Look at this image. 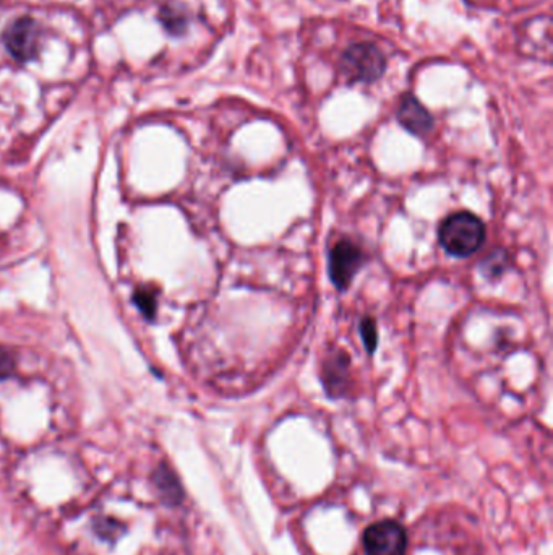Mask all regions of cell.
<instances>
[{
	"instance_id": "1",
	"label": "cell",
	"mask_w": 553,
	"mask_h": 555,
	"mask_svg": "<svg viewBox=\"0 0 553 555\" xmlns=\"http://www.w3.org/2000/svg\"><path fill=\"white\" fill-rule=\"evenodd\" d=\"M485 237V224L471 211H456L438 229V239L443 249L459 259L476 254L484 246Z\"/></svg>"
},
{
	"instance_id": "2",
	"label": "cell",
	"mask_w": 553,
	"mask_h": 555,
	"mask_svg": "<svg viewBox=\"0 0 553 555\" xmlns=\"http://www.w3.org/2000/svg\"><path fill=\"white\" fill-rule=\"evenodd\" d=\"M341 72L349 83L377 82L385 74L383 52L370 43L352 44L341 56Z\"/></svg>"
},
{
	"instance_id": "3",
	"label": "cell",
	"mask_w": 553,
	"mask_h": 555,
	"mask_svg": "<svg viewBox=\"0 0 553 555\" xmlns=\"http://www.w3.org/2000/svg\"><path fill=\"white\" fill-rule=\"evenodd\" d=\"M365 262L364 250L351 239L336 242L328 255L331 283L339 291H346Z\"/></svg>"
},
{
	"instance_id": "4",
	"label": "cell",
	"mask_w": 553,
	"mask_h": 555,
	"mask_svg": "<svg viewBox=\"0 0 553 555\" xmlns=\"http://www.w3.org/2000/svg\"><path fill=\"white\" fill-rule=\"evenodd\" d=\"M365 555H406L408 533L395 520L377 521L364 533Z\"/></svg>"
},
{
	"instance_id": "5",
	"label": "cell",
	"mask_w": 553,
	"mask_h": 555,
	"mask_svg": "<svg viewBox=\"0 0 553 555\" xmlns=\"http://www.w3.org/2000/svg\"><path fill=\"white\" fill-rule=\"evenodd\" d=\"M5 48L18 61H30L36 56L39 44L38 23L31 18H20L5 30Z\"/></svg>"
},
{
	"instance_id": "6",
	"label": "cell",
	"mask_w": 553,
	"mask_h": 555,
	"mask_svg": "<svg viewBox=\"0 0 553 555\" xmlns=\"http://www.w3.org/2000/svg\"><path fill=\"white\" fill-rule=\"evenodd\" d=\"M396 117H398V122L403 125L404 129L417 135V137L430 134L433 125H435L432 114L427 111V108L416 96L412 95H406L401 99Z\"/></svg>"
},
{
	"instance_id": "7",
	"label": "cell",
	"mask_w": 553,
	"mask_h": 555,
	"mask_svg": "<svg viewBox=\"0 0 553 555\" xmlns=\"http://www.w3.org/2000/svg\"><path fill=\"white\" fill-rule=\"evenodd\" d=\"M349 369H351V361H349L348 353L336 351L326 359L323 364L322 380L323 387L330 398H343L346 395L349 385Z\"/></svg>"
},
{
	"instance_id": "8",
	"label": "cell",
	"mask_w": 553,
	"mask_h": 555,
	"mask_svg": "<svg viewBox=\"0 0 553 555\" xmlns=\"http://www.w3.org/2000/svg\"><path fill=\"white\" fill-rule=\"evenodd\" d=\"M156 489L168 504L179 505L184 499L181 482L168 466H161L155 474Z\"/></svg>"
},
{
	"instance_id": "9",
	"label": "cell",
	"mask_w": 553,
	"mask_h": 555,
	"mask_svg": "<svg viewBox=\"0 0 553 555\" xmlns=\"http://www.w3.org/2000/svg\"><path fill=\"white\" fill-rule=\"evenodd\" d=\"M506 267H508L506 255L497 250L495 254L490 255L482 262L481 268L484 275L487 276V280H495V278H500L503 275Z\"/></svg>"
},
{
	"instance_id": "10",
	"label": "cell",
	"mask_w": 553,
	"mask_h": 555,
	"mask_svg": "<svg viewBox=\"0 0 553 555\" xmlns=\"http://www.w3.org/2000/svg\"><path fill=\"white\" fill-rule=\"evenodd\" d=\"M361 336L362 341H364L365 349H367V353H375V349H377L378 345L377 322L370 319V317H365V319L361 322Z\"/></svg>"
},
{
	"instance_id": "11",
	"label": "cell",
	"mask_w": 553,
	"mask_h": 555,
	"mask_svg": "<svg viewBox=\"0 0 553 555\" xmlns=\"http://www.w3.org/2000/svg\"><path fill=\"white\" fill-rule=\"evenodd\" d=\"M135 304H137L138 309L142 310L148 319L155 317L156 297L148 289H138L137 294H135Z\"/></svg>"
},
{
	"instance_id": "12",
	"label": "cell",
	"mask_w": 553,
	"mask_h": 555,
	"mask_svg": "<svg viewBox=\"0 0 553 555\" xmlns=\"http://www.w3.org/2000/svg\"><path fill=\"white\" fill-rule=\"evenodd\" d=\"M15 370V359L12 354L0 348V380L7 379Z\"/></svg>"
}]
</instances>
